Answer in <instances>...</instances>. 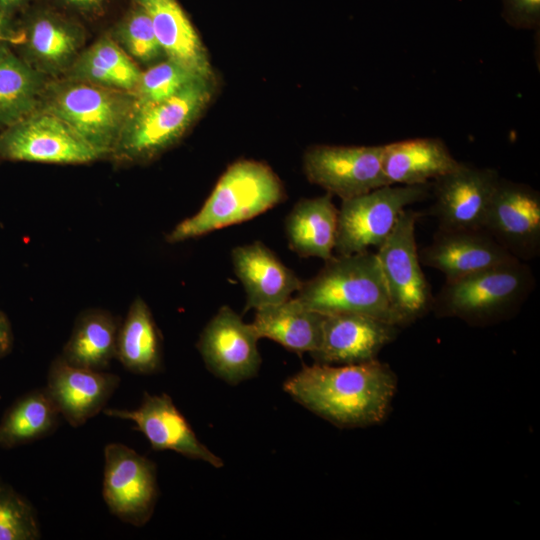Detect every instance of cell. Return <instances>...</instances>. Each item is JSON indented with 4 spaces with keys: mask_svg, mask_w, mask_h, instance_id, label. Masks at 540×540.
Listing matches in <instances>:
<instances>
[{
    "mask_svg": "<svg viewBox=\"0 0 540 540\" xmlns=\"http://www.w3.org/2000/svg\"><path fill=\"white\" fill-rule=\"evenodd\" d=\"M297 403L331 422L355 428L381 422L396 390V376L373 359L353 364L304 365L283 383Z\"/></svg>",
    "mask_w": 540,
    "mask_h": 540,
    "instance_id": "1",
    "label": "cell"
},
{
    "mask_svg": "<svg viewBox=\"0 0 540 540\" xmlns=\"http://www.w3.org/2000/svg\"><path fill=\"white\" fill-rule=\"evenodd\" d=\"M286 198L284 186L264 162L240 159L228 166L194 215L180 221L165 236L175 244L248 221Z\"/></svg>",
    "mask_w": 540,
    "mask_h": 540,
    "instance_id": "2",
    "label": "cell"
},
{
    "mask_svg": "<svg viewBox=\"0 0 540 540\" xmlns=\"http://www.w3.org/2000/svg\"><path fill=\"white\" fill-rule=\"evenodd\" d=\"M296 293L304 306L322 314H361L400 326L376 253L370 251L334 255Z\"/></svg>",
    "mask_w": 540,
    "mask_h": 540,
    "instance_id": "3",
    "label": "cell"
},
{
    "mask_svg": "<svg viewBox=\"0 0 540 540\" xmlns=\"http://www.w3.org/2000/svg\"><path fill=\"white\" fill-rule=\"evenodd\" d=\"M214 80L197 78L173 96L136 103L123 133L109 156L119 164H146L178 143L205 110Z\"/></svg>",
    "mask_w": 540,
    "mask_h": 540,
    "instance_id": "4",
    "label": "cell"
},
{
    "mask_svg": "<svg viewBox=\"0 0 540 540\" xmlns=\"http://www.w3.org/2000/svg\"><path fill=\"white\" fill-rule=\"evenodd\" d=\"M536 287L527 262L512 260L479 272L445 281L433 297L438 316L484 325L512 316Z\"/></svg>",
    "mask_w": 540,
    "mask_h": 540,
    "instance_id": "5",
    "label": "cell"
},
{
    "mask_svg": "<svg viewBox=\"0 0 540 540\" xmlns=\"http://www.w3.org/2000/svg\"><path fill=\"white\" fill-rule=\"evenodd\" d=\"M134 107L130 91L65 77L47 82L39 106L69 124L103 158L115 149Z\"/></svg>",
    "mask_w": 540,
    "mask_h": 540,
    "instance_id": "6",
    "label": "cell"
},
{
    "mask_svg": "<svg viewBox=\"0 0 540 540\" xmlns=\"http://www.w3.org/2000/svg\"><path fill=\"white\" fill-rule=\"evenodd\" d=\"M431 183L385 185L359 196L341 200L335 251L350 255L378 248L394 229L408 206L425 200Z\"/></svg>",
    "mask_w": 540,
    "mask_h": 540,
    "instance_id": "7",
    "label": "cell"
},
{
    "mask_svg": "<svg viewBox=\"0 0 540 540\" xmlns=\"http://www.w3.org/2000/svg\"><path fill=\"white\" fill-rule=\"evenodd\" d=\"M419 213L406 208L376 256L392 309L400 326L425 316L434 295L422 271L415 227Z\"/></svg>",
    "mask_w": 540,
    "mask_h": 540,
    "instance_id": "8",
    "label": "cell"
},
{
    "mask_svg": "<svg viewBox=\"0 0 540 540\" xmlns=\"http://www.w3.org/2000/svg\"><path fill=\"white\" fill-rule=\"evenodd\" d=\"M86 34L54 7L31 6L14 22L11 50L46 77L64 75L83 50Z\"/></svg>",
    "mask_w": 540,
    "mask_h": 540,
    "instance_id": "9",
    "label": "cell"
},
{
    "mask_svg": "<svg viewBox=\"0 0 540 540\" xmlns=\"http://www.w3.org/2000/svg\"><path fill=\"white\" fill-rule=\"evenodd\" d=\"M102 158L69 124L40 108L0 130V160L77 165Z\"/></svg>",
    "mask_w": 540,
    "mask_h": 540,
    "instance_id": "10",
    "label": "cell"
},
{
    "mask_svg": "<svg viewBox=\"0 0 540 540\" xmlns=\"http://www.w3.org/2000/svg\"><path fill=\"white\" fill-rule=\"evenodd\" d=\"M102 495L110 512L121 521L145 525L159 495L155 463L124 444H107Z\"/></svg>",
    "mask_w": 540,
    "mask_h": 540,
    "instance_id": "11",
    "label": "cell"
},
{
    "mask_svg": "<svg viewBox=\"0 0 540 540\" xmlns=\"http://www.w3.org/2000/svg\"><path fill=\"white\" fill-rule=\"evenodd\" d=\"M383 145H314L303 156L308 181L341 200L388 185L382 166Z\"/></svg>",
    "mask_w": 540,
    "mask_h": 540,
    "instance_id": "12",
    "label": "cell"
},
{
    "mask_svg": "<svg viewBox=\"0 0 540 540\" xmlns=\"http://www.w3.org/2000/svg\"><path fill=\"white\" fill-rule=\"evenodd\" d=\"M483 229L515 259H535L540 254V192L500 177Z\"/></svg>",
    "mask_w": 540,
    "mask_h": 540,
    "instance_id": "13",
    "label": "cell"
},
{
    "mask_svg": "<svg viewBox=\"0 0 540 540\" xmlns=\"http://www.w3.org/2000/svg\"><path fill=\"white\" fill-rule=\"evenodd\" d=\"M259 337L231 307L224 305L207 322L196 347L206 368L229 385L255 377L262 358Z\"/></svg>",
    "mask_w": 540,
    "mask_h": 540,
    "instance_id": "14",
    "label": "cell"
},
{
    "mask_svg": "<svg viewBox=\"0 0 540 540\" xmlns=\"http://www.w3.org/2000/svg\"><path fill=\"white\" fill-rule=\"evenodd\" d=\"M500 175L496 169L465 163L431 182V215L439 230L483 229Z\"/></svg>",
    "mask_w": 540,
    "mask_h": 540,
    "instance_id": "15",
    "label": "cell"
},
{
    "mask_svg": "<svg viewBox=\"0 0 540 540\" xmlns=\"http://www.w3.org/2000/svg\"><path fill=\"white\" fill-rule=\"evenodd\" d=\"M103 412L109 417L133 421L153 450H171L187 458L207 462L215 468L224 466V461L197 438L166 393L151 395L145 392L135 410L104 408Z\"/></svg>",
    "mask_w": 540,
    "mask_h": 540,
    "instance_id": "16",
    "label": "cell"
},
{
    "mask_svg": "<svg viewBox=\"0 0 540 540\" xmlns=\"http://www.w3.org/2000/svg\"><path fill=\"white\" fill-rule=\"evenodd\" d=\"M119 383L116 374L78 367L59 355L49 367L44 389L60 415L79 427L105 408Z\"/></svg>",
    "mask_w": 540,
    "mask_h": 540,
    "instance_id": "17",
    "label": "cell"
},
{
    "mask_svg": "<svg viewBox=\"0 0 540 540\" xmlns=\"http://www.w3.org/2000/svg\"><path fill=\"white\" fill-rule=\"evenodd\" d=\"M398 326L354 313L324 314L318 349L310 355L320 364H353L376 359L392 342Z\"/></svg>",
    "mask_w": 540,
    "mask_h": 540,
    "instance_id": "18",
    "label": "cell"
},
{
    "mask_svg": "<svg viewBox=\"0 0 540 540\" xmlns=\"http://www.w3.org/2000/svg\"><path fill=\"white\" fill-rule=\"evenodd\" d=\"M421 264L445 275L446 281L517 260L484 229L439 230L419 252Z\"/></svg>",
    "mask_w": 540,
    "mask_h": 540,
    "instance_id": "19",
    "label": "cell"
},
{
    "mask_svg": "<svg viewBox=\"0 0 540 540\" xmlns=\"http://www.w3.org/2000/svg\"><path fill=\"white\" fill-rule=\"evenodd\" d=\"M231 260L245 290L244 312L288 300L303 282L261 241L234 247Z\"/></svg>",
    "mask_w": 540,
    "mask_h": 540,
    "instance_id": "20",
    "label": "cell"
},
{
    "mask_svg": "<svg viewBox=\"0 0 540 540\" xmlns=\"http://www.w3.org/2000/svg\"><path fill=\"white\" fill-rule=\"evenodd\" d=\"M134 1L148 13L166 59L198 77L214 80L206 48L177 0Z\"/></svg>",
    "mask_w": 540,
    "mask_h": 540,
    "instance_id": "21",
    "label": "cell"
},
{
    "mask_svg": "<svg viewBox=\"0 0 540 540\" xmlns=\"http://www.w3.org/2000/svg\"><path fill=\"white\" fill-rule=\"evenodd\" d=\"M438 138H414L383 145V172L388 185H421L460 165Z\"/></svg>",
    "mask_w": 540,
    "mask_h": 540,
    "instance_id": "22",
    "label": "cell"
},
{
    "mask_svg": "<svg viewBox=\"0 0 540 540\" xmlns=\"http://www.w3.org/2000/svg\"><path fill=\"white\" fill-rule=\"evenodd\" d=\"M328 192L314 198H302L285 218L289 248L300 257L332 258L335 249L338 208Z\"/></svg>",
    "mask_w": 540,
    "mask_h": 540,
    "instance_id": "23",
    "label": "cell"
},
{
    "mask_svg": "<svg viewBox=\"0 0 540 540\" xmlns=\"http://www.w3.org/2000/svg\"><path fill=\"white\" fill-rule=\"evenodd\" d=\"M324 314L304 306L296 298L255 310L251 323L257 336L275 341L297 353L315 352L321 342Z\"/></svg>",
    "mask_w": 540,
    "mask_h": 540,
    "instance_id": "24",
    "label": "cell"
},
{
    "mask_svg": "<svg viewBox=\"0 0 540 540\" xmlns=\"http://www.w3.org/2000/svg\"><path fill=\"white\" fill-rule=\"evenodd\" d=\"M115 359L135 374L150 375L162 369L161 333L148 304L140 296L134 298L120 324Z\"/></svg>",
    "mask_w": 540,
    "mask_h": 540,
    "instance_id": "25",
    "label": "cell"
},
{
    "mask_svg": "<svg viewBox=\"0 0 540 540\" xmlns=\"http://www.w3.org/2000/svg\"><path fill=\"white\" fill-rule=\"evenodd\" d=\"M120 324L107 310L82 311L60 356L72 365L104 371L116 357Z\"/></svg>",
    "mask_w": 540,
    "mask_h": 540,
    "instance_id": "26",
    "label": "cell"
},
{
    "mask_svg": "<svg viewBox=\"0 0 540 540\" xmlns=\"http://www.w3.org/2000/svg\"><path fill=\"white\" fill-rule=\"evenodd\" d=\"M141 70L110 35L83 49L65 78L132 92Z\"/></svg>",
    "mask_w": 540,
    "mask_h": 540,
    "instance_id": "27",
    "label": "cell"
},
{
    "mask_svg": "<svg viewBox=\"0 0 540 540\" xmlns=\"http://www.w3.org/2000/svg\"><path fill=\"white\" fill-rule=\"evenodd\" d=\"M46 78L12 50L0 59V130L39 108Z\"/></svg>",
    "mask_w": 540,
    "mask_h": 540,
    "instance_id": "28",
    "label": "cell"
},
{
    "mask_svg": "<svg viewBox=\"0 0 540 540\" xmlns=\"http://www.w3.org/2000/svg\"><path fill=\"white\" fill-rule=\"evenodd\" d=\"M59 416L44 388L23 395L0 421V447L10 449L50 435L58 426Z\"/></svg>",
    "mask_w": 540,
    "mask_h": 540,
    "instance_id": "29",
    "label": "cell"
},
{
    "mask_svg": "<svg viewBox=\"0 0 540 540\" xmlns=\"http://www.w3.org/2000/svg\"><path fill=\"white\" fill-rule=\"evenodd\" d=\"M109 35L135 62L150 64L165 57L148 13L134 0Z\"/></svg>",
    "mask_w": 540,
    "mask_h": 540,
    "instance_id": "30",
    "label": "cell"
},
{
    "mask_svg": "<svg viewBox=\"0 0 540 540\" xmlns=\"http://www.w3.org/2000/svg\"><path fill=\"white\" fill-rule=\"evenodd\" d=\"M40 537L34 507L14 488L0 481V540H37Z\"/></svg>",
    "mask_w": 540,
    "mask_h": 540,
    "instance_id": "31",
    "label": "cell"
},
{
    "mask_svg": "<svg viewBox=\"0 0 540 540\" xmlns=\"http://www.w3.org/2000/svg\"><path fill=\"white\" fill-rule=\"evenodd\" d=\"M197 78L201 77L165 58L141 71L132 93L136 103L158 102L173 96Z\"/></svg>",
    "mask_w": 540,
    "mask_h": 540,
    "instance_id": "32",
    "label": "cell"
},
{
    "mask_svg": "<svg viewBox=\"0 0 540 540\" xmlns=\"http://www.w3.org/2000/svg\"><path fill=\"white\" fill-rule=\"evenodd\" d=\"M504 20L518 29H535L540 22V0H502Z\"/></svg>",
    "mask_w": 540,
    "mask_h": 540,
    "instance_id": "33",
    "label": "cell"
},
{
    "mask_svg": "<svg viewBox=\"0 0 540 540\" xmlns=\"http://www.w3.org/2000/svg\"><path fill=\"white\" fill-rule=\"evenodd\" d=\"M53 7L73 17L93 20L102 17L115 0H49Z\"/></svg>",
    "mask_w": 540,
    "mask_h": 540,
    "instance_id": "34",
    "label": "cell"
},
{
    "mask_svg": "<svg viewBox=\"0 0 540 540\" xmlns=\"http://www.w3.org/2000/svg\"><path fill=\"white\" fill-rule=\"evenodd\" d=\"M32 2L33 0H0V11L14 22L32 6Z\"/></svg>",
    "mask_w": 540,
    "mask_h": 540,
    "instance_id": "35",
    "label": "cell"
},
{
    "mask_svg": "<svg viewBox=\"0 0 540 540\" xmlns=\"http://www.w3.org/2000/svg\"><path fill=\"white\" fill-rule=\"evenodd\" d=\"M13 346V332L6 314L0 311V358L9 354Z\"/></svg>",
    "mask_w": 540,
    "mask_h": 540,
    "instance_id": "36",
    "label": "cell"
},
{
    "mask_svg": "<svg viewBox=\"0 0 540 540\" xmlns=\"http://www.w3.org/2000/svg\"><path fill=\"white\" fill-rule=\"evenodd\" d=\"M12 27L13 21L6 18L0 11V59L11 51Z\"/></svg>",
    "mask_w": 540,
    "mask_h": 540,
    "instance_id": "37",
    "label": "cell"
}]
</instances>
